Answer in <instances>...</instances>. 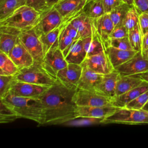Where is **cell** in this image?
<instances>
[{"label":"cell","mask_w":148,"mask_h":148,"mask_svg":"<svg viewBox=\"0 0 148 148\" xmlns=\"http://www.w3.org/2000/svg\"><path fill=\"white\" fill-rule=\"evenodd\" d=\"M75 92V90L66 88L58 82L40 96L45 124L64 125L77 117V105L73 100Z\"/></svg>","instance_id":"obj_1"},{"label":"cell","mask_w":148,"mask_h":148,"mask_svg":"<svg viewBox=\"0 0 148 148\" xmlns=\"http://www.w3.org/2000/svg\"><path fill=\"white\" fill-rule=\"evenodd\" d=\"M0 99L9 105L19 118L29 119L39 125L45 124V112L40 98L22 97L9 94Z\"/></svg>","instance_id":"obj_2"},{"label":"cell","mask_w":148,"mask_h":148,"mask_svg":"<svg viewBox=\"0 0 148 148\" xmlns=\"http://www.w3.org/2000/svg\"><path fill=\"white\" fill-rule=\"evenodd\" d=\"M41 13L26 4L21 5L10 16L0 21V25L12 27L21 31L34 27Z\"/></svg>","instance_id":"obj_3"},{"label":"cell","mask_w":148,"mask_h":148,"mask_svg":"<svg viewBox=\"0 0 148 148\" xmlns=\"http://www.w3.org/2000/svg\"><path fill=\"white\" fill-rule=\"evenodd\" d=\"M124 124L136 125L148 124V112L141 109L119 108L112 113L105 117L101 124Z\"/></svg>","instance_id":"obj_4"},{"label":"cell","mask_w":148,"mask_h":148,"mask_svg":"<svg viewBox=\"0 0 148 148\" xmlns=\"http://www.w3.org/2000/svg\"><path fill=\"white\" fill-rule=\"evenodd\" d=\"M15 76L18 81L49 87L58 82L43 68L42 64L36 61L31 66L19 70Z\"/></svg>","instance_id":"obj_5"},{"label":"cell","mask_w":148,"mask_h":148,"mask_svg":"<svg viewBox=\"0 0 148 148\" xmlns=\"http://www.w3.org/2000/svg\"><path fill=\"white\" fill-rule=\"evenodd\" d=\"M19 39L30 53L34 61L42 64L44 58L43 46L34 27L21 31Z\"/></svg>","instance_id":"obj_6"},{"label":"cell","mask_w":148,"mask_h":148,"mask_svg":"<svg viewBox=\"0 0 148 148\" xmlns=\"http://www.w3.org/2000/svg\"><path fill=\"white\" fill-rule=\"evenodd\" d=\"M73 100L77 106H104L112 105L110 98L95 91L80 88H77L75 90Z\"/></svg>","instance_id":"obj_7"},{"label":"cell","mask_w":148,"mask_h":148,"mask_svg":"<svg viewBox=\"0 0 148 148\" xmlns=\"http://www.w3.org/2000/svg\"><path fill=\"white\" fill-rule=\"evenodd\" d=\"M64 20L61 14L53 6L41 13L40 18L34 28L40 36L59 27Z\"/></svg>","instance_id":"obj_8"},{"label":"cell","mask_w":148,"mask_h":148,"mask_svg":"<svg viewBox=\"0 0 148 148\" xmlns=\"http://www.w3.org/2000/svg\"><path fill=\"white\" fill-rule=\"evenodd\" d=\"M120 76L134 75L148 71V60L141 51H138L130 60L114 68Z\"/></svg>","instance_id":"obj_9"},{"label":"cell","mask_w":148,"mask_h":148,"mask_svg":"<svg viewBox=\"0 0 148 148\" xmlns=\"http://www.w3.org/2000/svg\"><path fill=\"white\" fill-rule=\"evenodd\" d=\"M62 51L59 47L50 50L45 56L42 63L43 68L53 77L56 78L57 73L68 65Z\"/></svg>","instance_id":"obj_10"},{"label":"cell","mask_w":148,"mask_h":148,"mask_svg":"<svg viewBox=\"0 0 148 148\" xmlns=\"http://www.w3.org/2000/svg\"><path fill=\"white\" fill-rule=\"evenodd\" d=\"M83 67L82 65L68 64L57 74V80L66 88L76 90L80 78Z\"/></svg>","instance_id":"obj_11"},{"label":"cell","mask_w":148,"mask_h":148,"mask_svg":"<svg viewBox=\"0 0 148 148\" xmlns=\"http://www.w3.org/2000/svg\"><path fill=\"white\" fill-rule=\"evenodd\" d=\"M50 87L17 80L11 89L10 94L22 97L39 98Z\"/></svg>","instance_id":"obj_12"},{"label":"cell","mask_w":148,"mask_h":148,"mask_svg":"<svg viewBox=\"0 0 148 148\" xmlns=\"http://www.w3.org/2000/svg\"><path fill=\"white\" fill-rule=\"evenodd\" d=\"M82 65H84L91 71L102 75L114 70L105 51L86 57Z\"/></svg>","instance_id":"obj_13"},{"label":"cell","mask_w":148,"mask_h":148,"mask_svg":"<svg viewBox=\"0 0 148 148\" xmlns=\"http://www.w3.org/2000/svg\"><path fill=\"white\" fill-rule=\"evenodd\" d=\"M8 55L19 70L31 66L35 62L32 56L19 38Z\"/></svg>","instance_id":"obj_14"},{"label":"cell","mask_w":148,"mask_h":148,"mask_svg":"<svg viewBox=\"0 0 148 148\" xmlns=\"http://www.w3.org/2000/svg\"><path fill=\"white\" fill-rule=\"evenodd\" d=\"M21 31L12 27L0 25V51L8 54L16 45Z\"/></svg>","instance_id":"obj_15"},{"label":"cell","mask_w":148,"mask_h":148,"mask_svg":"<svg viewBox=\"0 0 148 148\" xmlns=\"http://www.w3.org/2000/svg\"><path fill=\"white\" fill-rule=\"evenodd\" d=\"M86 2L87 0H60L54 7L65 20L82 12Z\"/></svg>","instance_id":"obj_16"},{"label":"cell","mask_w":148,"mask_h":148,"mask_svg":"<svg viewBox=\"0 0 148 148\" xmlns=\"http://www.w3.org/2000/svg\"><path fill=\"white\" fill-rule=\"evenodd\" d=\"M62 53L68 64L82 65L87 57L82 39L75 40L62 51Z\"/></svg>","instance_id":"obj_17"},{"label":"cell","mask_w":148,"mask_h":148,"mask_svg":"<svg viewBox=\"0 0 148 148\" xmlns=\"http://www.w3.org/2000/svg\"><path fill=\"white\" fill-rule=\"evenodd\" d=\"M120 74L114 69L113 71L104 74L100 83L96 86L95 91L111 99L116 95V88Z\"/></svg>","instance_id":"obj_18"},{"label":"cell","mask_w":148,"mask_h":148,"mask_svg":"<svg viewBox=\"0 0 148 148\" xmlns=\"http://www.w3.org/2000/svg\"><path fill=\"white\" fill-rule=\"evenodd\" d=\"M92 34L91 35L83 38L84 48L87 53V57L104 52L105 46L101 38L91 19Z\"/></svg>","instance_id":"obj_19"},{"label":"cell","mask_w":148,"mask_h":148,"mask_svg":"<svg viewBox=\"0 0 148 148\" xmlns=\"http://www.w3.org/2000/svg\"><path fill=\"white\" fill-rule=\"evenodd\" d=\"M118 108H119L113 105L104 106H77L76 117L104 118L106 116L116 111Z\"/></svg>","instance_id":"obj_20"},{"label":"cell","mask_w":148,"mask_h":148,"mask_svg":"<svg viewBox=\"0 0 148 148\" xmlns=\"http://www.w3.org/2000/svg\"><path fill=\"white\" fill-rule=\"evenodd\" d=\"M148 90V83L145 81L127 92L112 98V104L117 108H124L129 102Z\"/></svg>","instance_id":"obj_21"},{"label":"cell","mask_w":148,"mask_h":148,"mask_svg":"<svg viewBox=\"0 0 148 148\" xmlns=\"http://www.w3.org/2000/svg\"><path fill=\"white\" fill-rule=\"evenodd\" d=\"M82 66V72L77 88L95 91V87L101 81L103 75L91 71L84 65Z\"/></svg>","instance_id":"obj_22"},{"label":"cell","mask_w":148,"mask_h":148,"mask_svg":"<svg viewBox=\"0 0 148 148\" xmlns=\"http://www.w3.org/2000/svg\"><path fill=\"white\" fill-rule=\"evenodd\" d=\"M105 50L114 68L130 60L138 52L134 50H121L110 46L105 47Z\"/></svg>","instance_id":"obj_23"},{"label":"cell","mask_w":148,"mask_h":148,"mask_svg":"<svg viewBox=\"0 0 148 148\" xmlns=\"http://www.w3.org/2000/svg\"><path fill=\"white\" fill-rule=\"evenodd\" d=\"M104 45L105 49L109 35L114 28V25L111 20L109 13H105L102 16L92 19Z\"/></svg>","instance_id":"obj_24"},{"label":"cell","mask_w":148,"mask_h":148,"mask_svg":"<svg viewBox=\"0 0 148 148\" xmlns=\"http://www.w3.org/2000/svg\"><path fill=\"white\" fill-rule=\"evenodd\" d=\"M70 23L77 31L80 39L91 35V19L83 12V10L75 17Z\"/></svg>","instance_id":"obj_25"},{"label":"cell","mask_w":148,"mask_h":148,"mask_svg":"<svg viewBox=\"0 0 148 148\" xmlns=\"http://www.w3.org/2000/svg\"><path fill=\"white\" fill-rule=\"evenodd\" d=\"M143 80L136 75L128 76H120L117 83L116 95H120L138 86Z\"/></svg>","instance_id":"obj_26"},{"label":"cell","mask_w":148,"mask_h":148,"mask_svg":"<svg viewBox=\"0 0 148 148\" xmlns=\"http://www.w3.org/2000/svg\"><path fill=\"white\" fill-rule=\"evenodd\" d=\"M61 25L62 24L49 32L39 36L43 46L44 56L50 50L59 47V36Z\"/></svg>","instance_id":"obj_27"},{"label":"cell","mask_w":148,"mask_h":148,"mask_svg":"<svg viewBox=\"0 0 148 148\" xmlns=\"http://www.w3.org/2000/svg\"><path fill=\"white\" fill-rule=\"evenodd\" d=\"M19 69L9 55L0 51V75H16Z\"/></svg>","instance_id":"obj_28"},{"label":"cell","mask_w":148,"mask_h":148,"mask_svg":"<svg viewBox=\"0 0 148 148\" xmlns=\"http://www.w3.org/2000/svg\"><path fill=\"white\" fill-rule=\"evenodd\" d=\"M83 12L91 19L97 18L105 13L102 1H87Z\"/></svg>","instance_id":"obj_29"},{"label":"cell","mask_w":148,"mask_h":148,"mask_svg":"<svg viewBox=\"0 0 148 148\" xmlns=\"http://www.w3.org/2000/svg\"><path fill=\"white\" fill-rule=\"evenodd\" d=\"M23 4L18 0H0V21L10 16Z\"/></svg>","instance_id":"obj_30"},{"label":"cell","mask_w":148,"mask_h":148,"mask_svg":"<svg viewBox=\"0 0 148 148\" xmlns=\"http://www.w3.org/2000/svg\"><path fill=\"white\" fill-rule=\"evenodd\" d=\"M16 112L3 100L0 99V122L8 123L18 119Z\"/></svg>","instance_id":"obj_31"},{"label":"cell","mask_w":148,"mask_h":148,"mask_svg":"<svg viewBox=\"0 0 148 148\" xmlns=\"http://www.w3.org/2000/svg\"><path fill=\"white\" fill-rule=\"evenodd\" d=\"M131 6V5L123 3L116 7L110 13H109L110 17L112 20L114 27L123 24L125 14Z\"/></svg>","instance_id":"obj_32"},{"label":"cell","mask_w":148,"mask_h":148,"mask_svg":"<svg viewBox=\"0 0 148 148\" xmlns=\"http://www.w3.org/2000/svg\"><path fill=\"white\" fill-rule=\"evenodd\" d=\"M17 81L15 75H0V98H3L10 94Z\"/></svg>","instance_id":"obj_33"},{"label":"cell","mask_w":148,"mask_h":148,"mask_svg":"<svg viewBox=\"0 0 148 148\" xmlns=\"http://www.w3.org/2000/svg\"><path fill=\"white\" fill-rule=\"evenodd\" d=\"M128 37L133 50L136 51H141L142 35L139 24L136 27L128 31Z\"/></svg>","instance_id":"obj_34"},{"label":"cell","mask_w":148,"mask_h":148,"mask_svg":"<svg viewBox=\"0 0 148 148\" xmlns=\"http://www.w3.org/2000/svg\"><path fill=\"white\" fill-rule=\"evenodd\" d=\"M139 14L135 6L134 5L131 6L125 14L123 25L128 31L132 29L139 24Z\"/></svg>","instance_id":"obj_35"},{"label":"cell","mask_w":148,"mask_h":148,"mask_svg":"<svg viewBox=\"0 0 148 148\" xmlns=\"http://www.w3.org/2000/svg\"><path fill=\"white\" fill-rule=\"evenodd\" d=\"M103 118H94L87 117H79L65 123L64 125L73 126H83L96 124H101Z\"/></svg>","instance_id":"obj_36"},{"label":"cell","mask_w":148,"mask_h":148,"mask_svg":"<svg viewBox=\"0 0 148 148\" xmlns=\"http://www.w3.org/2000/svg\"><path fill=\"white\" fill-rule=\"evenodd\" d=\"M109 46L121 50H133L128 36L120 38L109 39L105 47Z\"/></svg>","instance_id":"obj_37"},{"label":"cell","mask_w":148,"mask_h":148,"mask_svg":"<svg viewBox=\"0 0 148 148\" xmlns=\"http://www.w3.org/2000/svg\"><path fill=\"white\" fill-rule=\"evenodd\" d=\"M64 25L65 21L64 20L63 23H62L61 29L59 36V48L62 51H63L75 40L67 34L64 28Z\"/></svg>","instance_id":"obj_38"},{"label":"cell","mask_w":148,"mask_h":148,"mask_svg":"<svg viewBox=\"0 0 148 148\" xmlns=\"http://www.w3.org/2000/svg\"><path fill=\"white\" fill-rule=\"evenodd\" d=\"M148 101V90L129 102L125 108L128 109H141Z\"/></svg>","instance_id":"obj_39"},{"label":"cell","mask_w":148,"mask_h":148,"mask_svg":"<svg viewBox=\"0 0 148 148\" xmlns=\"http://www.w3.org/2000/svg\"><path fill=\"white\" fill-rule=\"evenodd\" d=\"M128 36V30L126 27L121 24L114 27L113 30L109 35V39L111 38H120Z\"/></svg>","instance_id":"obj_40"},{"label":"cell","mask_w":148,"mask_h":148,"mask_svg":"<svg viewBox=\"0 0 148 148\" xmlns=\"http://www.w3.org/2000/svg\"><path fill=\"white\" fill-rule=\"evenodd\" d=\"M25 4L34 8L40 13L48 9L46 6V0H27Z\"/></svg>","instance_id":"obj_41"},{"label":"cell","mask_w":148,"mask_h":148,"mask_svg":"<svg viewBox=\"0 0 148 148\" xmlns=\"http://www.w3.org/2000/svg\"><path fill=\"white\" fill-rule=\"evenodd\" d=\"M105 13H110L116 7L123 3L122 0H102Z\"/></svg>","instance_id":"obj_42"},{"label":"cell","mask_w":148,"mask_h":148,"mask_svg":"<svg viewBox=\"0 0 148 148\" xmlns=\"http://www.w3.org/2000/svg\"><path fill=\"white\" fill-rule=\"evenodd\" d=\"M139 25L142 36L148 32V13L139 14Z\"/></svg>","instance_id":"obj_43"},{"label":"cell","mask_w":148,"mask_h":148,"mask_svg":"<svg viewBox=\"0 0 148 148\" xmlns=\"http://www.w3.org/2000/svg\"><path fill=\"white\" fill-rule=\"evenodd\" d=\"M134 6L139 14L148 13V0H134Z\"/></svg>","instance_id":"obj_44"},{"label":"cell","mask_w":148,"mask_h":148,"mask_svg":"<svg viewBox=\"0 0 148 148\" xmlns=\"http://www.w3.org/2000/svg\"><path fill=\"white\" fill-rule=\"evenodd\" d=\"M147 49H148V32L142 36L141 51H145Z\"/></svg>","instance_id":"obj_45"},{"label":"cell","mask_w":148,"mask_h":148,"mask_svg":"<svg viewBox=\"0 0 148 148\" xmlns=\"http://www.w3.org/2000/svg\"><path fill=\"white\" fill-rule=\"evenodd\" d=\"M60 0H46V6L47 9L53 7Z\"/></svg>","instance_id":"obj_46"},{"label":"cell","mask_w":148,"mask_h":148,"mask_svg":"<svg viewBox=\"0 0 148 148\" xmlns=\"http://www.w3.org/2000/svg\"><path fill=\"white\" fill-rule=\"evenodd\" d=\"M136 75H138L143 81H145V82H146L148 83V71H147L143 73L138 74Z\"/></svg>","instance_id":"obj_47"},{"label":"cell","mask_w":148,"mask_h":148,"mask_svg":"<svg viewBox=\"0 0 148 148\" xmlns=\"http://www.w3.org/2000/svg\"><path fill=\"white\" fill-rule=\"evenodd\" d=\"M123 3H126L127 5L132 6L134 5V0H122Z\"/></svg>","instance_id":"obj_48"},{"label":"cell","mask_w":148,"mask_h":148,"mask_svg":"<svg viewBox=\"0 0 148 148\" xmlns=\"http://www.w3.org/2000/svg\"><path fill=\"white\" fill-rule=\"evenodd\" d=\"M142 54H143V56L148 60V49L145 50V51H141Z\"/></svg>","instance_id":"obj_49"},{"label":"cell","mask_w":148,"mask_h":148,"mask_svg":"<svg viewBox=\"0 0 148 148\" xmlns=\"http://www.w3.org/2000/svg\"><path fill=\"white\" fill-rule=\"evenodd\" d=\"M142 109H143V110H145L148 112V101H147V102L145 105V106L142 108Z\"/></svg>","instance_id":"obj_50"},{"label":"cell","mask_w":148,"mask_h":148,"mask_svg":"<svg viewBox=\"0 0 148 148\" xmlns=\"http://www.w3.org/2000/svg\"><path fill=\"white\" fill-rule=\"evenodd\" d=\"M23 5H24V4H25V2H26V1H27V0H18Z\"/></svg>","instance_id":"obj_51"},{"label":"cell","mask_w":148,"mask_h":148,"mask_svg":"<svg viewBox=\"0 0 148 148\" xmlns=\"http://www.w3.org/2000/svg\"><path fill=\"white\" fill-rule=\"evenodd\" d=\"M102 1V0H87V1Z\"/></svg>","instance_id":"obj_52"}]
</instances>
